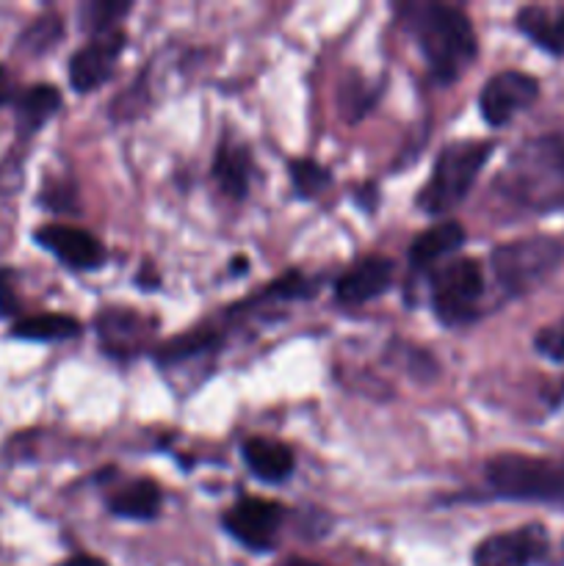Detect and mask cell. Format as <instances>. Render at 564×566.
<instances>
[{
  "mask_svg": "<svg viewBox=\"0 0 564 566\" xmlns=\"http://www.w3.org/2000/svg\"><path fill=\"white\" fill-rule=\"evenodd\" d=\"M97 332L111 357H133L147 337V321L130 310H103L97 315Z\"/></svg>",
  "mask_w": 564,
  "mask_h": 566,
  "instance_id": "obj_15",
  "label": "cell"
},
{
  "mask_svg": "<svg viewBox=\"0 0 564 566\" xmlns=\"http://www.w3.org/2000/svg\"><path fill=\"white\" fill-rule=\"evenodd\" d=\"M498 188L529 210L564 208V136L545 133L520 144L509 155Z\"/></svg>",
  "mask_w": 564,
  "mask_h": 566,
  "instance_id": "obj_2",
  "label": "cell"
},
{
  "mask_svg": "<svg viewBox=\"0 0 564 566\" xmlns=\"http://www.w3.org/2000/svg\"><path fill=\"white\" fill-rule=\"evenodd\" d=\"M127 44V33L122 28L94 36L86 48L77 50L70 59V83L75 92H94L103 86L119 61L122 50Z\"/></svg>",
  "mask_w": 564,
  "mask_h": 566,
  "instance_id": "obj_10",
  "label": "cell"
},
{
  "mask_svg": "<svg viewBox=\"0 0 564 566\" xmlns=\"http://www.w3.org/2000/svg\"><path fill=\"white\" fill-rule=\"evenodd\" d=\"M9 280H11L9 271H0V313H14L17 310L14 293H11Z\"/></svg>",
  "mask_w": 564,
  "mask_h": 566,
  "instance_id": "obj_27",
  "label": "cell"
},
{
  "mask_svg": "<svg viewBox=\"0 0 564 566\" xmlns=\"http://www.w3.org/2000/svg\"><path fill=\"white\" fill-rule=\"evenodd\" d=\"M540 97V81L520 70H503L484 83L479 94V108L487 125L501 127L520 111L531 108Z\"/></svg>",
  "mask_w": 564,
  "mask_h": 566,
  "instance_id": "obj_8",
  "label": "cell"
},
{
  "mask_svg": "<svg viewBox=\"0 0 564 566\" xmlns=\"http://www.w3.org/2000/svg\"><path fill=\"white\" fill-rule=\"evenodd\" d=\"M564 247L553 238H523L492 249V271L509 293H529L556 271Z\"/></svg>",
  "mask_w": 564,
  "mask_h": 566,
  "instance_id": "obj_5",
  "label": "cell"
},
{
  "mask_svg": "<svg viewBox=\"0 0 564 566\" xmlns=\"http://www.w3.org/2000/svg\"><path fill=\"white\" fill-rule=\"evenodd\" d=\"M130 9L133 3H125V0H92V3L81 6V25L100 36V33L116 31V22L130 14Z\"/></svg>",
  "mask_w": 564,
  "mask_h": 566,
  "instance_id": "obj_22",
  "label": "cell"
},
{
  "mask_svg": "<svg viewBox=\"0 0 564 566\" xmlns=\"http://www.w3.org/2000/svg\"><path fill=\"white\" fill-rule=\"evenodd\" d=\"M547 551V534L542 525L492 534L476 547L473 566H531Z\"/></svg>",
  "mask_w": 564,
  "mask_h": 566,
  "instance_id": "obj_9",
  "label": "cell"
},
{
  "mask_svg": "<svg viewBox=\"0 0 564 566\" xmlns=\"http://www.w3.org/2000/svg\"><path fill=\"white\" fill-rule=\"evenodd\" d=\"M36 243L42 249H48L53 258H59L61 263L70 265L77 271H92L100 269V263L105 260V249L92 232L81 230V227L72 224H44L36 230Z\"/></svg>",
  "mask_w": 564,
  "mask_h": 566,
  "instance_id": "obj_11",
  "label": "cell"
},
{
  "mask_svg": "<svg viewBox=\"0 0 564 566\" xmlns=\"http://www.w3.org/2000/svg\"><path fill=\"white\" fill-rule=\"evenodd\" d=\"M315 287H310V280L307 276H302L299 271H291V274L280 276V280L271 282L269 287H265L263 293H260L258 298H263V302H291V298H304L310 296Z\"/></svg>",
  "mask_w": 564,
  "mask_h": 566,
  "instance_id": "obj_25",
  "label": "cell"
},
{
  "mask_svg": "<svg viewBox=\"0 0 564 566\" xmlns=\"http://www.w3.org/2000/svg\"><path fill=\"white\" fill-rule=\"evenodd\" d=\"M219 346V335L208 329H197V332H186V335L175 337V340H166L164 346L155 352V359L160 365H180L186 359L199 357V354L210 352V348Z\"/></svg>",
  "mask_w": 564,
  "mask_h": 566,
  "instance_id": "obj_21",
  "label": "cell"
},
{
  "mask_svg": "<svg viewBox=\"0 0 564 566\" xmlns=\"http://www.w3.org/2000/svg\"><path fill=\"white\" fill-rule=\"evenodd\" d=\"M291 182L299 197L313 199L332 182V171L313 158L291 160Z\"/></svg>",
  "mask_w": 564,
  "mask_h": 566,
  "instance_id": "obj_23",
  "label": "cell"
},
{
  "mask_svg": "<svg viewBox=\"0 0 564 566\" xmlns=\"http://www.w3.org/2000/svg\"><path fill=\"white\" fill-rule=\"evenodd\" d=\"M495 144L479 142V138H468V142H453L440 149L431 175L426 186L420 188L418 205L424 213L440 216L457 208L473 188L476 177L490 160Z\"/></svg>",
  "mask_w": 564,
  "mask_h": 566,
  "instance_id": "obj_3",
  "label": "cell"
},
{
  "mask_svg": "<svg viewBox=\"0 0 564 566\" xmlns=\"http://www.w3.org/2000/svg\"><path fill=\"white\" fill-rule=\"evenodd\" d=\"M484 274L473 258H459L431 274V310L446 326H464L479 315Z\"/></svg>",
  "mask_w": 564,
  "mask_h": 566,
  "instance_id": "obj_6",
  "label": "cell"
},
{
  "mask_svg": "<svg viewBox=\"0 0 564 566\" xmlns=\"http://www.w3.org/2000/svg\"><path fill=\"white\" fill-rule=\"evenodd\" d=\"M59 566H108V564L100 562V558L94 556H86V553H77V556L66 558V562H61Z\"/></svg>",
  "mask_w": 564,
  "mask_h": 566,
  "instance_id": "obj_29",
  "label": "cell"
},
{
  "mask_svg": "<svg viewBox=\"0 0 564 566\" xmlns=\"http://www.w3.org/2000/svg\"><path fill=\"white\" fill-rule=\"evenodd\" d=\"M81 335V324L72 315L59 313H42L28 315V318L17 321L14 337L20 340H36V343H53V340H70V337Z\"/></svg>",
  "mask_w": 564,
  "mask_h": 566,
  "instance_id": "obj_20",
  "label": "cell"
},
{
  "mask_svg": "<svg viewBox=\"0 0 564 566\" xmlns=\"http://www.w3.org/2000/svg\"><path fill=\"white\" fill-rule=\"evenodd\" d=\"M520 33L553 55H564V6H525L518 11Z\"/></svg>",
  "mask_w": 564,
  "mask_h": 566,
  "instance_id": "obj_17",
  "label": "cell"
},
{
  "mask_svg": "<svg viewBox=\"0 0 564 566\" xmlns=\"http://www.w3.org/2000/svg\"><path fill=\"white\" fill-rule=\"evenodd\" d=\"M241 453L254 479L265 481V484H282V481L291 479L293 468H296L291 448L280 440H271V437H249Z\"/></svg>",
  "mask_w": 564,
  "mask_h": 566,
  "instance_id": "obj_13",
  "label": "cell"
},
{
  "mask_svg": "<svg viewBox=\"0 0 564 566\" xmlns=\"http://www.w3.org/2000/svg\"><path fill=\"white\" fill-rule=\"evenodd\" d=\"M282 506L265 497H241L221 517L227 534L252 553H271L276 547V534L282 525Z\"/></svg>",
  "mask_w": 564,
  "mask_h": 566,
  "instance_id": "obj_7",
  "label": "cell"
},
{
  "mask_svg": "<svg viewBox=\"0 0 564 566\" xmlns=\"http://www.w3.org/2000/svg\"><path fill=\"white\" fill-rule=\"evenodd\" d=\"M11 97H14V81H11L9 70H6V66L0 64V105L9 103Z\"/></svg>",
  "mask_w": 564,
  "mask_h": 566,
  "instance_id": "obj_28",
  "label": "cell"
},
{
  "mask_svg": "<svg viewBox=\"0 0 564 566\" xmlns=\"http://www.w3.org/2000/svg\"><path fill=\"white\" fill-rule=\"evenodd\" d=\"M61 36H64V20L55 14H44L33 25L25 28V33L20 36V48L33 55H42L50 48H55Z\"/></svg>",
  "mask_w": 564,
  "mask_h": 566,
  "instance_id": "obj_24",
  "label": "cell"
},
{
  "mask_svg": "<svg viewBox=\"0 0 564 566\" xmlns=\"http://www.w3.org/2000/svg\"><path fill=\"white\" fill-rule=\"evenodd\" d=\"M484 475L498 497L564 506V462L556 459L501 453L487 462Z\"/></svg>",
  "mask_w": 564,
  "mask_h": 566,
  "instance_id": "obj_4",
  "label": "cell"
},
{
  "mask_svg": "<svg viewBox=\"0 0 564 566\" xmlns=\"http://www.w3.org/2000/svg\"><path fill=\"white\" fill-rule=\"evenodd\" d=\"M288 566H324V564H315V562H307V558H291Z\"/></svg>",
  "mask_w": 564,
  "mask_h": 566,
  "instance_id": "obj_30",
  "label": "cell"
},
{
  "mask_svg": "<svg viewBox=\"0 0 564 566\" xmlns=\"http://www.w3.org/2000/svg\"><path fill=\"white\" fill-rule=\"evenodd\" d=\"M407 14L431 77L440 86L457 81L479 55V42H476L470 17L448 3H412L407 6Z\"/></svg>",
  "mask_w": 564,
  "mask_h": 566,
  "instance_id": "obj_1",
  "label": "cell"
},
{
  "mask_svg": "<svg viewBox=\"0 0 564 566\" xmlns=\"http://www.w3.org/2000/svg\"><path fill=\"white\" fill-rule=\"evenodd\" d=\"M464 241H468V232L459 221H437L429 230L415 235L412 247H409V265L431 269V263H440L448 254L459 252Z\"/></svg>",
  "mask_w": 564,
  "mask_h": 566,
  "instance_id": "obj_16",
  "label": "cell"
},
{
  "mask_svg": "<svg viewBox=\"0 0 564 566\" xmlns=\"http://www.w3.org/2000/svg\"><path fill=\"white\" fill-rule=\"evenodd\" d=\"M164 503V492L153 479H136L127 486L116 490L108 497V512L122 520H136V523H147L155 520Z\"/></svg>",
  "mask_w": 564,
  "mask_h": 566,
  "instance_id": "obj_18",
  "label": "cell"
},
{
  "mask_svg": "<svg viewBox=\"0 0 564 566\" xmlns=\"http://www.w3.org/2000/svg\"><path fill=\"white\" fill-rule=\"evenodd\" d=\"M61 108V92L50 83H36L17 97V127L22 136L36 133Z\"/></svg>",
  "mask_w": 564,
  "mask_h": 566,
  "instance_id": "obj_19",
  "label": "cell"
},
{
  "mask_svg": "<svg viewBox=\"0 0 564 566\" xmlns=\"http://www.w3.org/2000/svg\"><path fill=\"white\" fill-rule=\"evenodd\" d=\"M393 285V260L382 254L357 260L335 282V298L343 307H359L365 302L385 296Z\"/></svg>",
  "mask_w": 564,
  "mask_h": 566,
  "instance_id": "obj_12",
  "label": "cell"
},
{
  "mask_svg": "<svg viewBox=\"0 0 564 566\" xmlns=\"http://www.w3.org/2000/svg\"><path fill=\"white\" fill-rule=\"evenodd\" d=\"M536 352L545 354V357L556 359V363H564V318L556 321V324L540 329L534 340Z\"/></svg>",
  "mask_w": 564,
  "mask_h": 566,
  "instance_id": "obj_26",
  "label": "cell"
},
{
  "mask_svg": "<svg viewBox=\"0 0 564 566\" xmlns=\"http://www.w3.org/2000/svg\"><path fill=\"white\" fill-rule=\"evenodd\" d=\"M252 171H254V164L247 144L224 138V142L216 147L213 182L221 188V193H227L230 199H238V202H241V199L249 193Z\"/></svg>",
  "mask_w": 564,
  "mask_h": 566,
  "instance_id": "obj_14",
  "label": "cell"
}]
</instances>
